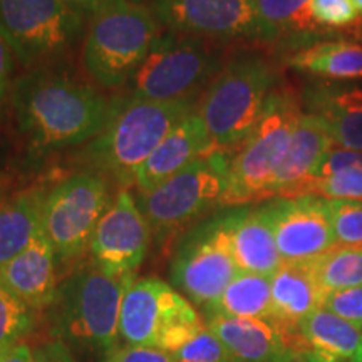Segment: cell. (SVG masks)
I'll use <instances>...</instances> for the list:
<instances>
[{
	"instance_id": "6da1fadb",
	"label": "cell",
	"mask_w": 362,
	"mask_h": 362,
	"mask_svg": "<svg viewBox=\"0 0 362 362\" xmlns=\"http://www.w3.org/2000/svg\"><path fill=\"white\" fill-rule=\"evenodd\" d=\"M115 106L90 86L45 67L17 78L11 96L17 131L35 156L94 139Z\"/></svg>"
},
{
	"instance_id": "7a4b0ae2",
	"label": "cell",
	"mask_w": 362,
	"mask_h": 362,
	"mask_svg": "<svg viewBox=\"0 0 362 362\" xmlns=\"http://www.w3.org/2000/svg\"><path fill=\"white\" fill-rule=\"evenodd\" d=\"M133 280L107 275L93 262L72 270L49 307L52 337L79 362H103L117 349L121 304Z\"/></svg>"
},
{
	"instance_id": "3957f363",
	"label": "cell",
	"mask_w": 362,
	"mask_h": 362,
	"mask_svg": "<svg viewBox=\"0 0 362 362\" xmlns=\"http://www.w3.org/2000/svg\"><path fill=\"white\" fill-rule=\"evenodd\" d=\"M198 99L144 101L129 98L116 101L110 123L84 149L83 160L126 188L134 185L138 170L160 146L181 117L197 107Z\"/></svg>"
},
{
	"instance_id": "277c9868",
	"label": "cell",
	"mask_w": 362,
	"mask_h": 362,
	"mask_svg": "<svg viewBox=\"0 0 362 362\" xmlns=\"http://www.w3.org/2000/svg\"><path fill=\"white\" fill-rule=\"evenodd\" d=\"M160 34L148 4L116 0L90 16L83 42L84 69L101 88H121L134 78Z\"/></svg>"
},
{
	"instance_id": "5b68a950",
	"label": "cell",
	"mask_w": 362,
	"mask_h": 362,
	"mask_svg": "<svg viewBox=\"0 0 362 362\" xmlns=\"http://www.w3.org/2000/svg\"><path fill=\"white\" fill-rule=\"evenodd\" d=\"M274 83V67L260 56L235 57L220 69L197 103L214 151L233 153L242 144L259 123Z\"/></svg>"
},
{
	"instance_id": "8992f818",
	"label": "cell",
	"mask_w": 362,
	"mask_h": 362,
	"mask_svg": "<svg viewBox=\"0 0 362 362\" xmlns=\"http://www.w3.org/2000/svg\"><path fill=\"white\" fill-rule=\"evenodd\" d=\"M230 161L232 153L214 151L198 158L148 193L134 194L158 243H165L216 206H223Z\"/></svg>"
},
{
	"instance_id": "52a82bcc",
	"label": "cell",
	"mask_w": 362,
	"mask_h": 362,
	"mask_svg": "<svg viewBox=\"0 0 362 362\" xmlns=\"http://www.w3.org/2000/svg\"><path fill=\"white\" fill-rule=\"evenodd\" d=\"M302 112L292 94L272 90L259 123L232 153L223 206L270 198V185L282 165Z\"/></svg>"
},
{
	"instance_id": "ba28073f",
	"label": "cell",
	"mask_w": 362,
	"mask_h": 362,
	"mask_svg": "<svg viewBox=\"0 0 362 362\" xmlns=\"http://www.w3.org/2000/svg\"><path fill=\"white\" fill-rule=\"evenodd\" d=\"M230 221L232 210L197 221L185 230L171 257V285L202 310L215 304L240 274L232 252Z\"/></svg>"
},
{
	"instance_id": "9c48e42d",
	"label": "cell",
	"mask_w": 362,
	"mask_h": 362,
	"mask_svg": "<svg viewBox=\"0 0 362 362\" xmlns=\"http://www.w3.org/2000/svg\"><path fill=\"white\" fill-rule=\"evenodd\" d=\"M205 322L188 298L156 277L133 280L119 315V339L128 346L155 347L173 354Z\"/></svg>"
},
{
	"instance_id": "30bf717a",
	"label": "cell",
	"mask_w": 362,
	"mask_h": 362,
	"mask_svg": "<svg viewBox=\"0 0 362 362\" xmlns=\"http://www.w3.org/2000/svg\"><path fill=\"white\" fill-rule=\"evenodd\" d=\"M220 72L218 52L210 40L161 33L131 79L129 98L144 101H178L197 98Z\"/></svg>"
},
{
	"instance_id": "8fae6325",
	"label": "cell",
	"mask_w": 362,
	"mask_h": 362,
	"mask_svg": "<svg viewBox=\"0 0 362 362\" xmlns=\"http://www.w3.org/2000/svg\"><path fill=\"white\" fill-rule=\"evenodd\" d=\"M86 19L61 0H0V34L27 69L64 57L84 34Z\"/></svg>"
},
{
	"instance_id": "7c38bea8",
	"label": "cell",
	"mask_w": 362,
	"mask_h": 362,
	"mask_svg": "<svg viewBox=\"0 0 362 362\" xmlns=\"http://www.w3.org/2000/svg\"><path fill=\"white\" fill-rule=\"evenodd\" d=\"M112 200L104 176L81 171L45 192L40 226L56 252L57 264H69L89 250L90 238Z\"/></svg>"
},
{
	"instance_id": "4fadbf2b",
	"label": "cell",
	"mask_w": 362,
	"mask_h": 362,
	"mask_svg": "<svg viewBox=\"0 0 362 362\" xmlns=\"http://www.w3.org/2000/svg\"><path fill=\"white\" fill-rule=\"evenodd\" d=\"M151 230L134 194L117 189L90 238V262L112 277H134L146 259Z\"/></svg>"
},
{
	"instance_id": "5bb4252c",
	"label": "cell",
	"mask_w": 362,
	"mask_h": 362,
	"mask_svg": "<svg viewBox=\"0 0 362 362\" xmlns=\"http://www.w3.org/2000/svg\"><path fill=\"white\" fill-rule=\"evenodd\" d=\"M166 30L206 40H257L252 0H148Z\"/></svg>"
},
{
	"instance_id": "9a60e30c",
	"label": "cell",
	"mask_w": 362,
	"mask_h": 362,
	"mask_svg": "<svg viewBox=\"0 0 362 362\" xmlns=\"http://www.w3.org/2000/svg\"><path fill=\"white\" fill-rule=\"evenodd\" d=\"M265 208L284 262L314 260L337 245L324 198H277Z\"/></svg>"
},
{
	"instance_id": "2e32d148",
	"label": "cell",
	"mask_w": 362,
	"mask_h": 362,
	"mask_svg": "<svg viewBox=\"0 0 362 362\" xmlns=\"http://www.w3.org/2000/svg\"><path fill=\"white\" fill-rule=\"evenodd\" d=\"M214 153L210 138L197 107L181 117L134 178L136 193H148L165 180L185 170L198 158Z\"/></svg>"
},
{
	"instance_id": "e0dca14e",
	"label": "cell",
	"mask_w": 362,
	"mask_h": 362,
	"mask_svg": "<svg viewBox=\"0 0 362 362\" xmlns=\"http://www.w3.org/2000/svg\"><path fill=\"white\" fill-rule=\"evenodd\" d=\"M292 352L296 362H362V330L320 307L298 324Z\"/></svg>"
},
{
	"instance_id": "ac0fdd59",
	"label": "cell",
	"mask_w": 362,
	"mask_h": 362,
	"mask_svg": "<svg viewBox=\"0 0 362 362\" xmlns=\"http://www.w3.org/2000/svg\"><path fill=\"white\" fill-rule=\"evenodd\" d=\"M0 282L34 312L49 310L59 288L57 259L42 226L19 255L0 267Z\"/></svg>"
},
{
	"instance_id": "d6986e66",
	"label": "cell",
	"mask_w": 362,
	"mask_h": 362,
	"mask_svg": "<svg viewBox=\"0 0 362 362\" xmlns=\"http://www.w3.org/2000/svg\"><path fill=\"white\" fill-rule=\"evenodd\" d=\"M205 324L238 362H296L287 336L274 320L211 315Z\"/></svg>"
},
{
	"instance_id": "ffe728a7",
	"label": "cell",
	"mask_w": 362,
	"mask_h": 362,
	"mask_svg": "<svg viewBox=\"0 0 362 362\" xmlns=\"http://www.w3.org/2000/svg\"><path fill=\"white\" fill-rule=\"evenodd\" d=\"M332 146V136L322 117L302 115L291 148L270 185V198H300L305 183Z\"/></svg>"
},
{
	"instance_id": "44dd1931",
	"label": "cell",
	"mask_w": 362,
	"mask_h": 362,
	"mask_svg": "<svg viewBox=\"0 0 362 362\" xmlns=\"http://www.w3.org/2000/svg\"><path fill=\"white\" fill-rule=\"evenodd\" d=\"M230 240L240 272L272 277L284 264L265 205L257 208L233 206Z\"/></svg>"
},
{
	"instance_id": "7402d4cb",
	"label": "cell",
	"mask_w": 362,
	"mask_h": 362,
	"mask_svg": "<svg viewBox=\"0 0 362 362\" xmlns=\"http://www.w3.org/2000/svg\"><path fill=\"white\" fill-rule=\"evenodd\" d=\"M325 293L309 262H284L272 275V314L285 332H292L312 312L322 307Z\"/></svg>"
},
{
	"instance_id": "603a6c76",
	"label": "cell",
	"mask_w": 362,
	"mask_h": 362,
	"mask_svg": "<svg viewBox=\"0 0 362 362\" xmlns=\"http://www.w3.org/2000/svg\"><path fill=\"white\" fill-rule=\"evenodd\" d=\"M45 189L30 188L0 202V267L33 242L40 230Z\"/></svg>"
},
{
	"instance_id": "cb8c5ba5",
	"label": "cell",
	"mask_w": 362,
	"mask_h": 362,
	"mask_svg": "<svg viewBox=\"0 0 362 362\" xmlns=\"http://www.w3.org/2000/svg\"><path fill=\"white\" fill-rule=\"evenodd\" d=\"M302 197L362 202V151L329 149L305 183Z\"/></svg>"
},
{
	"instance_id": "d4e9b609",
	"label": "cell",
	"mask_w": 362,
	"mask_h": 362,
	"mask_svg": "<svg viewBox=\"0 0 362 362\" xmlns=\"http://www.w3.org/2000/svg\"><path fill=\"white\" fill-rule=\"evenodd\" d=\"M314 106L336 146L362 151V88L320 90Z\"/></svg>"
},
{
	"instance_id": "484cf974",
	"label": "cell",
	"mask_w": 362,
	"mask_h": 362,
	"mask_svg": "<svg viewBox=\"0 0 362 362\" xmlns=\"http://www.w3.org/2000/svg\"><path fill=\"white\" fill-rule=\"evenodd\" d=\"M293 69L330 79L362 78V44L325 40L297 51L288 61Z\"/></svg>"
},
{
	"instance_id": "4316f807",
	"label": "cell",
	"mask_w": 362,
	"mask_h": 362,
	"mask_svg": "<svg viewBox=\"0 0 362 362\" xmlns=\"http://www.w3.org/2000/svg\"><path fill=\"white\" fill-rule=\"evenodd\" d=\"M205 317L225 315L243 319H270L272 277L240 272L218 300L203 310Z\"/></svg>"
},
{
	"instance_id": "83f0119b",
	"label": "cell",
	"mask_w": 362,
	"mask_h": 362,
	"mask_svg": "<svg viewBox=\"0 0 362 362\" xmlns=\"http://www.w3.org/2000/svg\"><path fill=\"white\" fill-rule=\"evenodd\" d=\"M252 6L257 21V40L262 42L305 35L317 29L310 0H252Z\"/></svg>"
},
{
	"instance_id": "f1b7e54d",
	"label": "cell",
	"mask_w": 362,
	"mask_h": 362,
	"mask_svg": "<svg viewBox=\"0 0 362 362\" xmlns=\"http://www.w3.org/2000/svg\"><path fill=\"white\" fill-rule=\"evenodd\" d=\"M310 264L324 293L362 287V247L336 245Z\"/></svg>"
},
{
	"instance_id": "f546056e",
	"label": "cell",
	"mask_w": 362,
	"mask_h": 362,
	"mask_svg": "<svg viewBox=\"0 0 362 362\" xmlns=\"http://www.w3.org/2000/svg\"><path fill=\"white\" fill-rule=\"evenodd\" d=\"M34 325V310L0 282V351L22 342Z\"/></svg>"
},
{
	"instance_id": "4dcf8cb0",
	"label": "cell",
	"mask_w": 362,
	"mask_h": 362,
	"mask_svg": "<svg viewBox=\"0 0 362 362\" xmlns=\"http://www.w3.org/2000/svg\"><path fill=\"white\" fill-rule=\"evenodd\" d=\"M336 243L342 247H362V202L327 200Z\"/></svg>"
},
{
	"instance_id": "1f68e13d",
	"label": "cell",
	"mask_w": 362,
	"mask_h": 362,
	"mask_svg": "<svg viewBox=\"0 0 362 362\" xmlns=\"http://www.w3.org/2000/svg\"><path fill=\"white\" fill-rule=\"evenodd\" d=\"M170 356L173 362H238L206 324Z\"/></svg>"
},
{
	"instance_id": "d6a6232c",
	"label": "cell",
	"mask_w": 362,
	"mask_h": 362,
	"mask_svg": "<svg viewBox=\"0 0 362 362\" xmlns=\"http://www.w3.org/2000/svg\"><path fill=\"white\" fill-rule=\"evenodd\" d=\"M310 12L320 27H347L359 13L354 0H310Z\"/></svg>"
},
{
	"instance_id": "836d02e7",
	"label": "cell",
	"mask_w": 362,
	"mask_h": 362,
	"mask_svg": "<svg viewBox=\"0 0 362 362\" xmlns=\"http://www.w3.org/2000/svg\"><path fill=\"white\" fill-rule=\"evenodd\" d=\"M322 307L362 330V287L325 293Z\"/></svg>"
},
{
	"instance_id": "e575fe53",
	"label": "cell",
	"mask_w": 362,
	"mask_h": 362,
	"mask_svg": "<svg viewBox=\"0 0 362 362\" xmlns=\"http://www.w3.org/2000/svg\"><path fill=\"white\" fill-rule=\"evenodd\" d=\"M16 56H13L11 45L0 34V117L6 112L7 106L11 104L12 88L16 79H13V71H16Z\"/></svg>"
},
{
	"instance_id": "d590c367",
	"label": "cell",
	"mask_w": 362,
	"mask_h": 362,
	"mask_svg": "<svg viewBox=\"0 0 362 362\" xmlns=\"http://www.w3.org/2000/svg\"><path fill=\"white\" fill-rule=\"evenodd\" d=\"M103 362H173L168 352L144 346L117 347Z\"/></svg>"
},
{
	"instance_id": "8d00e7d4",
	"label": "cell",
	"mask_w": 362,
	"mask_h": 362,
	"mask_svg": "<svg viewBox=\"0 0 362 362\" xmlns=\"http://www.w3.org/2000/svg\"><path fill=\"white\" fill-rule=\"evenodd\" d=\"M34 362H79L57 339L40 344L34 349Z\"/></svg>"
},
{
	"instance_id": "74e56055",
	"label": "cell",
	"mask_w": 362,
	"mask_h": 362,
	"mask_svg": "<svg viewBox=\"0 0 362 362\" xmlns=\"http://www.w3.org/2000/svg\"><path fill=\"white\" fill-rule=\"evenodd\" d=\"M0 362H34V351L27 342H19L0 351Z\"/></svg>"
},
{
	"instance_id": "f35d334b",
	"label": "cell",
	"mask_w": 362,
	"mask_h": 362,
	"mask_svg": "<svg viewBox=\"0 0 362 362\" xmlns=\"http://www.w3.org/2000/svg\"><path fill=\"white\" fill-rule=\"evenodd\" d=\"M61 2H64L72 8H76V11L83 12L84 16L90 17L101 11V8L110 6V4L116 2V0H61Z\"/></svg>"
},
{
	"instance_id": "ab89813d",
	"label": "cell",
	"mask_w": 362,
	"mask_h": 362,
	"mask_svg": "<svg viewBox=\"0 0 362 362\" xmlns=\"http://www.w3.org/2000/svg\"><path fill=\"white\" fill-rule=\"evenodd\" d=\"M354 4H356L357 11H359V12L362 13V0H354Z\"/></svg>"
},
{
	"instance_id": "60d3db41",
	"label": "cell",
	"mask_w": 362,
	"mask_h": 362,
	"mask_svg": "<svg viewBox=\"0 0 362 362\" xmlns=\"http://www.w3.org/2000/svg\"><path fill=\"white\" fill-rule=\"evenodd\" d=\"M4 198H6V197H4V192H2V189H0V202H2Z\"/></svg>"
}]
</instances>
